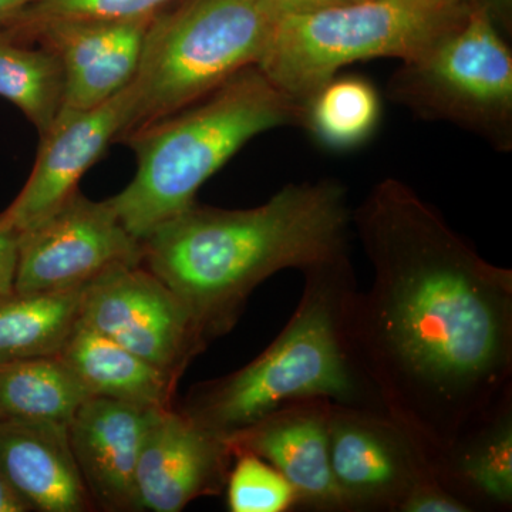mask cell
Instances as JSON below:
<instances>
[{"label": "cell", "instance_id": "6da1fadb", "mask_svg": "<svg viewBox=\"0 0 512 512\" xmlns=\"http://www.w3.org/2000/svg\"><path fill=\"white\" fill-rule=\"evenodd\" d=\"M352 225L373 282L348 302L350 352L383 412L439 474L510 397L512 271L485 261L396 178L370 190Z\"/></svg>", "mask_w": 512, "mask_h": 512}, {"label": "cell", "instance_id": "7a4b0ae2", "mask_svg": "<svg viewBox=\"0 0 512 512\" xmlns=\"http://www.w3.org/2000/svg\"><path fill=\"white\" fill-rule=\"evenodd\" d=\"M352 214L346 188L332 178L285 185L248 210L195 202L141 241V264L184 302L208 342L235 325L272 275L349 259Z\"/></svg>", "mask_w": 512, "mask_h": 512}, {"label": "cell", "instance_id": "3957f363", "mask_svg": "<svg viewBox=\"0 0 512 512\" xmlns=\"http://www.w3.org/2000/svg\"><path fill=\"white\" fill-rule=\"evenodd\" d=\"M303 275L298 308L269 348L238 372L192 390L181 412L198 426L229 439L309 400L383 412L346 338V311L356 289L349 259Z\"/></svg>", "mask_w": 512, "mask_h": 512}, {"label": "cell", "instance_id": "277c9868", "mask_svg": "<svg viewBox=\"0 0 512 512\" xmlns=\"http://www.w3.org/2000/svg\"><path fill=\"white\" fill-rule=\"evenodd\" d=\"M303 106L275 86L258 66L247 67L192 106L131 131L121 141L134 151L131 183L110 198L133 237L143 241L158 225L195 204L208 178L252 138L302 126Z\"/></svg>", "mask_w": 512, "mask_h": 512}, {"label": "cell", "instance_id": "5b68a950", "mask_svg": "<svg viewBox=\"0 0 512 512\" xmlns=\"http://www.w3.org/2000/svg\"><path fill=\"white\" fill-rule=\"evenodd\" d=\"M470 10L464 0H357L285 16L258 67L303 106L349 64L420 56Z\"/></svg>", "mask_w": 512, "mask_h": 512}, {"label": "cell", "instance_id": "8992f818", "mask_svg": "<svg viewBox=\"0 0 512 512\" xmlns=\"http://www.w3.org/2000/svg\"><path fill=\"white\" fill-rule=\"evenodd\" d=\"M275 22L255 0H187L170 12L158 10L131 80L127 134L187 109L241 70L258 66Z\"/></svg>", "mask_w": 512, "mask_h": 512}, {"label": "cell", "instance_id": "52a82bcc", "mask_svg": "<svg viewBox=\"0 0 512 512\" xmlns=\"http://www.w3.org/2000/svg\"><path fill=\"white\" fill-rule=\"evenodd\" d=\"M387 96L419 119L454 124L500 153L512 150V53L483 10L471 9L426 52L402 62Z\"/></svg>", "mask_w": 512, "mask_h": 512}, {"label": "cell", "instance_id": "ba28073f", "mask_svg": "<svg viewBox=\"0 0 512 512\" xmlns=\"http://www.w3.org/2000/svg\"><path fill=\"white\" fill-rule=\"evenodd\" d=\"M79 322L177 376L208 343L184 302L143 264L84 285Z\"/></svg>", "mask_w": 512, "mask_h": 512}, {"label": "cell", "instance_id": "9c48e42d", "mask_svg": "<svg viewBox=\"0 0 512 512\" xmlns=\"http://www.w3.org/2000/svg\"><path fill=\"white\" fill-rule=\"evenodd\" d=\"M143 262V244L117 217L109 200L76 191L62 207L20 232L15 291L59 292L83 288L120 265Z\"/></svg>", "mask_w": 512, "mask_h": 512}, {"label": "cell", "instance_id": "30bf717a", "mask_svg": "<svg viewBox=\"0 0 512 512\" xmlns=\"http://www.w3.org/2000/svg\"><path fill=\"white\" fill-rule=\"evenodd\" d=\"M328 429L330 464L346 510L397 511L414 485L439 478L386 413L330 403Z\"/></svg>", "mask_w": 512, "mask_h": 512}, {"label": "cell", "instance_id": "8fae6325", "mask_svg": "<svg viewBox=\"0 0 512 512\" xmlns=\"http://www.w3.org/2000/svg\"><path fill=\"white\" fill-rule=\"evenodd\" d=\"M134 110L131 83L94 109L57 117L40 137L35 165L25 187L3 212L19 232L28 231L59 210L86 171L121 141L130 128Z\"/></svg>", "mask_w": 512, "mask_h": 512}, {"label": "cell", "instance_id": "7c38bea8", "mask_svg": "<svg viewBox=\"0 0 512 512\" xmlns=\"http://www.w3.org/2000/svg\"><path fill=\"white\" fill-rule=\"evenodd\" d=\"M154 15L56 20L9 36L47 47L62 63L64 94L57 116L62 117L94 109L126 89L136 76Z\"/></svg>", "mask_w": 512, "mask_h": 512}, {"label": "cell", "instance_id": "4fadbf2b", "mask_svg": "<svg viewBox=\"0 0 512 512\" xmlns=\"http://www.w3.org/2000/svg\"><path fill=\"white\" fill-rule=\"evenodd\" d=\"M234 453L228 440L174 407L148 430L136 471L140 510L178 512L227 485Z\"/></svg>", "mask_w": 512, "mask_h": 512}, {"label": "cell", "instance_id": "5bb4252c", "mask_svg": "<svg viewBox=\"0 0 512 512\" xmlns=\"http://www.w3.org/2000/svg\"><path fill=\"white\" fill-rule=\"evenodd\" d=\"M163 410L90 396L74 413L67 426L70 446L94 505L107 511L140 510L138 458Z\"/></svg>", "mask_w": 512, "mask_h": 512}, {"label": "cell", "instance_id": "9a60e30c", "mask_svg": "<svg viewBox=\"0 0 512 512\" xmlns=\"http://www.w3.org/2000/svg\"><path fill=\"white\" fill-rule=\"evenodd\" d=\"M328 400L293 403L229 437L235 451H249L272 464L291 483L298 504L346 511L330 464Z\"/></svg>", "mask_w": 512, "mask_h": 512}, {"label": "cell", "instance_id": "2e32d148", "mask_svg": "<svg viewBox=\"0 0 512 512\" xmlns=\"http://www.w3.org/2000/svg\"><path fill=\"white\" fill-rule=\"evenodd\" d=\"M67 426L57 421H0V474L30 511L93 510Z\"/></svg>", "mask_w": 512, "mask_h": 512}, {"label": "cell", "instance_id": "e0dca14e", "mask_svg": "<svg viewBox=\"0 0 512 512\" xmlns=\"http://www.w3.org/2000/svg\"><path fill=\"white\" fill-rule=\"evenodd\" d=\"M59 357L90 396L150 409L173 407L177 375L147 362L83 323H77Z\"/></svg>", "mask_w": 512, "mask_h": 512}, {"label": "cell", "instance_id": "ac0fdd59", "mask_svg": "<svg viewBox=\"0 0 512 512\" xmlns=\"http://www.w3.org/2000/svg\"><path fill=\"white\" fill-rule=\"evenodd\" d=\"M83 288L0 296V366L59 356L79 323Z\"/></svg>", "mask_w": 512, "mask_h": 512}, {"label": "cell", "instance_id": "d6986e66", "mask_svg": "<svg viewBox=\"0 0 512 512\" xmlns=\"http://www.w3.org/2000/svg\"><path fill=\"white\" fill-rule=\"evenodd\" d=\"M90 393L59 356L0 366V421L69 424Z\"/></svg>", "mask_w": 512, "mask_h": 512}, {"label": "cell", "instance_id": "ffe728a7", "mask_svg": "<svg viewBox=\"0 0 512 512\" xmlns=\"http://www.w3.org/2000/svg\"><path fill=\"white\" fill-rule=\"evenodd\" d=\"M508 403L464 437L441 464L440 480L453 493V488H463L487 503L501 507L511 504L512 421Z\"/></svg>", "mask_w": 512, "mask_h": 512}, {"label": "cell", "instance_id": "44dd1931", "mask_svg": "<svg viewBox=\"0 0 512 512\" xmlns=\"http://www.w3.org/2000/svg\"><path fill=\"white\" fill-rule=\"evenodd\" d=\"M382 101L376 87L359 76H335L303 103L302 127L322 146L350 150L379 126Z\"/></svg>", "mask_w": 512, "mask_h": 512}, {"label": "cell", "instance_id": "7402d4cb", "mask_svg": "<svg viewBox=\"0 0 512 512\" xmlns=\"http://www.w3.org/2000/svg\"><path fill=\"white\" fill-rule=\"evenodd\" d=\"M64 74L47 47H32L0 29V97L15 104L43 137L62 109Z\"/></svg>", "mask_w": 512, "mask_h": 512}, {"label": "cell", "instance_id": "603a6c76", "mask_svg": "<svg viewBox=\"0 0 512 512\" xmlns=\"http://www.w3.org/2000/svg\"><path fill=\"white\" fill-rule=\"evenodd\" d=\"M234 461L227 480L229 511L284 512L298 504L291 483L264 458L235 451Z\"/></svg>", "mask_w": 512, "mask_h": 512}, {"label": "cell", "instance_id": "cb8c5ba5", "mask_svg": "<svg viewBox=\"0 0 512 512\" xmlns=\"http://www.w3.org/2000/svg\"><path fill=\"white\" fill-rule=\"evenodd\" d=\"M170 2L173 0H32L0 29L19 35L56 20L141 18L154 15Z\"/></svg>", "mask_w": 512, "mask_h": 512}, {"label": "cell", "instance_id": "d4e9b609", "mask_svg": "<svg viewBox=\"0 0 512 512\" xmlns=\"http://www.w3.org/2000/svg\"><path fill=\"white\" fill-rule=\"evenodd\" d=\"M402 512H470L473 507L460 495L453 493L440 478L421 480L400 503Z\"/></svg>", "mask_w": 512, "mask_h": 512}, {"label": "cell", "instance_id": "484cf974", "mask_svg": "<svg viewBox=\"0 0 512 512\" xmlns=\"http://www.w3.org/2000/svg\"><path fill=\"white\" fill-rule=\"evenodd\" d=\"M20 232L0 214V296L15 291L18 272Z\"/></svg>", "mask_w": 512, "mask_h": 512}, {"label": "cell", "instance_id": "4316f807", "mask_svg": "<svg viewBox=\"0 0 512 512\" xmlns=\"http://www.w3.org/2000/svg\"><path fill=\"white\" fill-rule=\"evenodd\" d=\"M266 12L271 13L275 19L285 16L303 15V13L316 12V10L332 8V6L346 5L357 0H255Z\"/></svg>", "mask_w": 512, "mask_h": 512}, {"label": "cell", "instance_id": "83f0119b", "mask_svg": "<svg viewBox=\"0 0 512 512\" xmlns=\"http://www.w3.org/2000/svg\"><path fill=\"white\" fill-rule=\"evenodd\" d=\"M471 9L483 10L504 36L511 33L512 0H464Z\"/></svg>", "mask_w": 512, "mask_h": 512}, {"label": "cell", "instance_id": "f1b7e54d", "mask_svg": "<svg viewBox=\"0 0 512 512\" xmlns=\"http://www.w3.org/2000/svg\"><path fill=\"white\" fill-rule=\"evenodd\" d=\"M30 511L29 505L23 501L5 477L0 474V512H26Z\"/></svg>", "mask_w": 512, "mask_h": 512}, {"label": "cell", "instance_id": "f546056e", "mask_svg": "<svg viewBox=\"0 0 512 512\" xmlns=\"http://www.w3.org/2000/svg\"><path fill=\"white\" fill-rule=\"evenodd\" d=\"M32 0H0V26L19 15Z\"/></svg>", "mask_w": 512, "mask_h": 512}]
</instances>
